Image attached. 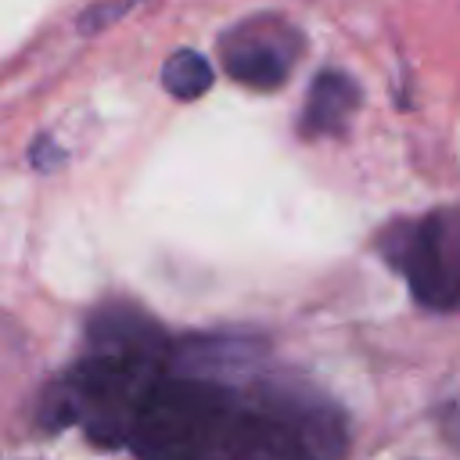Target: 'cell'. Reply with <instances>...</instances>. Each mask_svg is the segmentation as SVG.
Returning <instances> with one entry per match:
<instances>
[{
  "instance_id": "cell-5",
  "label": "cell",
  "mask_w": 460,
  "mask_h": 460,
  "mask_svg": "<svg viewBox=\"0 0 460 460\" xmlns=\"http://www.w3.org/2000/svg\"><path fill=\"white\" fill-rule=\"evenodd\" d=\"M90 345L93 352H165L162 327L126 302H111L90 316Z\"/></svg>"
},
{
  "instance_id": "cell-1",
  "label": "cell",
  "mask_w": 460,
  "mask_h": 460,
  "mask_svg": "<svg viewBox=\"0 0 460 460\" xmlns=\"http://www.w3.org/2000/svg\"><path fill=\"white\" fill-rule=\"evenodd\" d=\"M410 295L435 313H460V208H435L424 219L395 223L377 241Z\"/></svg>"
},
{
  "instance_id": "cell-4",
  "label": "cell",
  "mask_w": 460,
  "mask_h": 460,
  "mask_svg": "<svg viewBox=\"0 0 460 460\" xmlns=\"http://www.w3.org/2000/svg\"><path fill=\"white\" fill-rule=\"evenodd\" d=\"M363 104V90L352 75L338 72V68H323L316 72L309 93H305V108H302V122L298 133L305 140L316 137H345L356 111Z\"/></svg>"
},
{
  "instance_id": "cell-6",
  "label": "cell",
  "mask_w": 460,
  "mask_h": 460,
  "mask_svg": "<svg viewBox=\"0 0 460 460\" xmlns=\"http://www.w3.org/2000/svg\"><path fill=\"white\" fill-rule=\"evenodd\" d=\"M162 86L176 97V101H194L201 93H208L212 86V65L205 54L183 47V50H172L162 65Z\"/></svg>"
},
{
  "instance_id": "cell-3",
  "label": "cell",
  "mask_w": 460,
  "mask_h": 460,
  "mask_svg": "<svg viewBox=\"0 0 460 460\" xmlns=\"http://www.w3.org/2000/svg\"><path fill=\"white\" fill-rule=\"evenodd\" d=\"M259 359H262V345L252 338H190L165 356L172 374L216 381V385H234L252 377Z\"/></svg>"
},
{
  "instance_id": "cell-8",
  "label": "cell",
  "mask_w": 460,
  "mask_h": 460,
  "mask_svg": "<svg viewBox=\"0 0 460 460\" xmlns=\"http://www.w3.org/2000/svg\"><path fill=\"white\" fill-rule=\"evenodd\" d=\"M61 147L54 144V140H47V137H40L36 144H32V165L36 169H54V165H61Z\"/></svg>"
},
{
  "instance_id": "cell-7",
  "label": "cell",
  "mask_w": 460,
  "mask_h": 460,
  "mask_svg": "<svg viewBox=\"0 0 460 460\" xmlns=\"http://www.w3.org/2000/svg\"><path fill=\"white\" fill-rule=\"evenodd\" d=\"M133 4H137V0H119V4H115V0H104V4H93L90 11L79 14L75 25H79V32H101L108 22H119Z\"/></svg>"
},
{
  "instance_id": "cell-2",
  "label": "cell",
  "mask_w": 460,
  "mask_h": 460,
  "mask_svg": "<svg viewBox=\"0 0 460 460\" xmlns=\"http://www.w3.org/2000/svg\"><path fill=\"white\" fill-rule=\"evenodd\" d=\"M298 54H302V32L277 14L244 18L219 36L223 72L248 90L284 86Z\"/></svg>"
}]
</instances>
